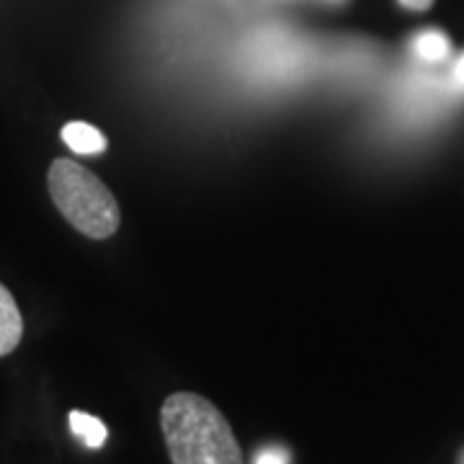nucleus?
Segmentation results:
<instances>
[{
    "label": "nucleus",
    "instance_id": "obj_1",
    "mask_svg": "<svg viewBox=\"0 0 464 464\" xmlns=\"http://www.w3.org/2000/svg\"><path fill=\"white\" fill-rule=\"evenodd\" d=\"M160 429L173 464H243L227 418L197 392L168 395L160 408Z\"/></svg>",
    "mask_w": 464,
    "mask_h": 464
},
{
    "label": "nucleus",
    "instance_id": "obj_2",
    "mask_svg": "<svg viewBox=\"0 0 464 464\" xmlns=\"http://www.w3.org/2000/svg\"><path fill=\"white\" fill-rule=\"evenodd\" d=\"M50 197L67 222L85 237L106 240L119 230L121 212L109 186L81 163L57 158L50 166Z\"/></svg>",
    "mask_w": 464,
    "mask_h": 464
},
{
    "label": "nucleus",
    "instance_id": "obj_3",
    "mask_svg": "<svg viewBox=\"0 0 464 464\" xmlns=\"http://www.w3.org/2000/svg\"><path fill=\"white\" fill-rule=\"evenodd\" d=\"M24 338V317L14 295L0 284V356H8Z\"/></svg>",
    "mask_w": 464,
    "mask_h": 464
},
{
    "label": "nucleus",
    "instance_id": "obj_4",
    "mask_svg": "<svg viewBox=\"0 0 464 464\" xmlns=\"http://www.w3.org/2000/svg\"><path fill=\"white\" fill-rule=\"evenodd\" d=\"M63 140L70 150L81 152V155H101L106 150V137L85 121H70L63 127Z\"/></svg>",
    "mask_w": 464,
    "mask_h": 464
},
{
    "label": "nucleus",
    "instance_id": "obj_5",
    "mask_svg": "<svg viewBox=\"0 0 464 464\" xmlns=\"http://www.w3.org/2000/svg\"><path fill=\"white\" fill-rule=\"evenodd\" d=\"M67 420H70V431L75 433L88 449H101L106 444L109 429H106V423L101 418L83 413V411H70Z\"/></svg>",
    "mask_w": 464,
    "mask_h": 464
},
{
    "label": "nucleus",
    "instance_id": "obj_6",
    "mask_svg": "<svg viewBox=\"0 0 464 464\" xmlns=\"http://www.w3.org/2000/svg\"><path fill=\"white\" fill-rule=\"evenodd\" d=\"M413 52L423 63H444L451 52V42L444 32L439 29H426V32L415 34Z\"/></svg>",
    "mask_w": 464,
    "mask_h": 464
},
{
    "label": "nucleus",
    "instance_id": "obj_7",
    "mask_svg": "<svg viewBox=\"0 0 464 464\" xmlns=\"http://www.w3.org/2000/svg\"><path fill=\"white\" fill-rule=\"evenodd\" d=\"M292 462V457H289V451L279 444H268V447L258 449L256 451V457H253V464H289Z\"/></svg>",
    "mask_w": 464,
    "mask_h": 464
},
{
    "label": "nucleus",
    "instance_id": "obj_8",
    "mask_svg": "<svg viewBox=\"0 0 464 464\" xmlns=\"http://www.w3.org/2000/svg\"><path fill=\"white\" fill-rule=\"evenodd\" d=\"M398 3L405 11H415V14H423L433 5V0H398Z\"/></svg>",
    "mask_w": 464,
    "mask_h": 464
},
{
    "label": "nucleus",
    "instance_id": "obj_9",
    "mask_svg": "<svg viewBox=\"0 0 464 464\" xmlns=\"http://www.w3.org/2000/svg\"><path fill=\"white\" fill-rule=\"evenodd\" d=\"M454 83L464 88V54L457 60V65H454Z\"/></svg>",
    "mask_w": 464,
    "mask_h": 464
},
{
    "label": "nucleus",
    "instance_id": "obj_10",
    "mask_svg": "<svg viewBox=\"0 0 464 464\" xmlns=\"http://www.w3.org/2000/svg\"><path fill=\"white\" fill-rule=\"evenodd\" d=\"M325 3H331V5H341V3H346V0H325Z\"/></svg>",
    "mask_w": 464,
    "mask_h": 464
}]
</instances>
